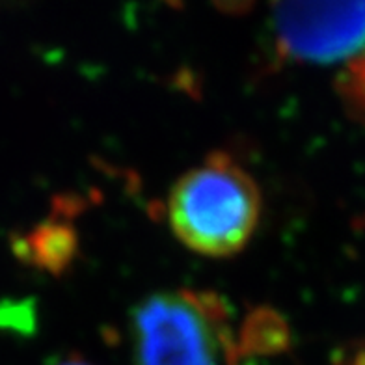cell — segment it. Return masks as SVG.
Here are the masks:
<instances>
[{"label":"cell","mask_w":365,"mask_h":365,"mask_svg":"<svg viewBox=\"0 0 365 365\" xmlns=\"http://www.w3.org/2000/svg\"><path fill=\"white\" fill-rule=\"evenodd\" d=\"M168 222L188 250L231 257L245 250L261 218L257 182L227 153H211L182 173L168 196Z\"/></svg>","instance_id":"6da1fadb"},{"label":"cell","mask_w":365,"mask_h":365,"mask_svg":"<svg viewBox=\"0 0 365 365\" xmlns=\"http://www.w3.org/2000/svg\"><path fill=\"white\" fill-rule=\"evenodd\" d=\"M130 331L136 365H235L226 302L209 291L151 294L136 306Z\"/></svg>","instance_id":"7a4b0ae2"},{"label":"cell","mask_w":365,"mask_h":365,"mask_svg":"<svg viewBox=\"0 0 365 365\" xmlns=\"http://www.w3.org/2000/svg\"><path fill=\"white\" fill-rule=\"evenodd\" d=\"M272 36L284 60H352L365 53V2L274 4Z\"/></svg>","instance_id":"3957f363"},{"label":"cell","mask_w":365,"mask_h":365,"mask_svg":"<svg viewBox=\"0 0 365 365\" xmlns=\"http://www.w3.org/2000/svg\"><path fill=\"white\" fill-rule=\"evenodd\" d=\"M77 231L63 218H48L15 240V254L36 269L60 274L77 254Z\"/></svg>","instance_id":"277c9868"},{"label":"cell","mask_w":365,"mask_h":365,"mask_svg":"<svg viewBox=\"0 0 365 365\" xmlns=\"http://www.w3.org/2000/svg\"><path fill=\"white\" fill-rule=\"evenodd\" d=\"M289 331L285 321L270 309H257L248 315L245 327L235 339V365L240 356L248 354H278L285 351Z\"/></svg>","instance_id":"5b68a950"},{"label":"cell","mask_w":365,"mask_h":365,"mask_svg":"<svg viewBox=\"0 0 365 365\" xmlns=\"http://www.w3.org/2000/svg\"><path fill=\"white\" fill-rule=\"evenodd\" d=\"M337 91L345 108L356 120L365 123V53L352 58L343 75L337 81Z\"/></svg>","instance_id":"8992f818"},{"label":"cell","mask_w":365,"mask_h":365,"mask_svg":"<svg viewBox=\"0 0 365 365\" xmlns=\"http://www.w3.org/2000/svg\"><path fill=\"white\" fill-rule=\"evenodd\" d=\"M56 365H93V364L86 361L84 358H78V356H71V358H66V360H62Z\"/></svg>","instance_id":"52a82bcc"},{"label":"cell","mask_w":365,"mask_h":365,"mask_svg":"<svg viewBox=\"0 0 365 365\" xmlns=\"http://www.w3.org/2000/svg\"><path fill=\"white\" fill-rule=\"evenodd\" d=\"M345 365H365V346H361L360 351L352 356V360Z\"/></svg>","instance_id":"ba28073f"}]
</instances>
